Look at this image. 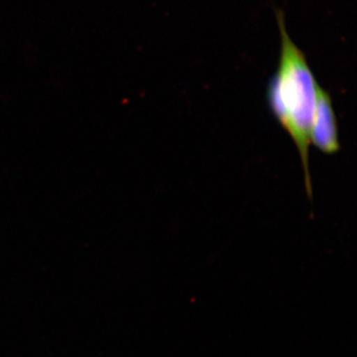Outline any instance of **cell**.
<instances>
[{
	"mask_svg": "<svg viewBox=\"0 0 357 357\" xmlns=\"http://www.w3.org/2000/svg\"><path fill=\"white\" fill-rule=\"evenodd\" d=\"M281 50L278 69L267 88L270 110L292 138L299 151L307 196L312 198L309 147L312 117L321 86L312 74L304 53L291 38L283 14L277 13Z\"/></svg>",
	"mask_w": 357,
	"mask_h": 357,
	"instance_id": "cell-1",
	"label": "cell"
},
{
	"mask_svg": "<svg viewBox=\"0 0 357 357\" xmlns=\"http://www.w3.org/2000/svg\"><path fill=\"white\" fill-rule=\"evenodd\" d=\"M310 143L326 154L340 150L337 116L328 91L319 88L312 117Z\"/></svg>",
	"mask_w": 357,
	"mask_h": 357,
	"instance_id": "cell-2",
	"label": "cell"
}]
</instances>
